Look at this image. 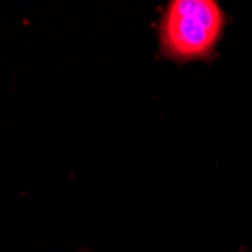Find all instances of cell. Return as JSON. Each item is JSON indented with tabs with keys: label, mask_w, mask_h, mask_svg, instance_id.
I'll list each match as a JSON object with an SVG mask.
<instances>
[{
	"label": "cell",
	"mask_w": 252,
	"mask_h": 252,
	"mask_svg": "<svg viewBox=\"0 0 252 252\" xmlns=\"http://www.w3.org/2000/svg\"><path fill=\"white\" fill-rule=\"evenodd\" d=\"M225 15L213 0H174L160 28L163 50L178 59L202 58L213 52Z\"/></svg>",
	"instance_id": "obj_1"
}]
</instances>
